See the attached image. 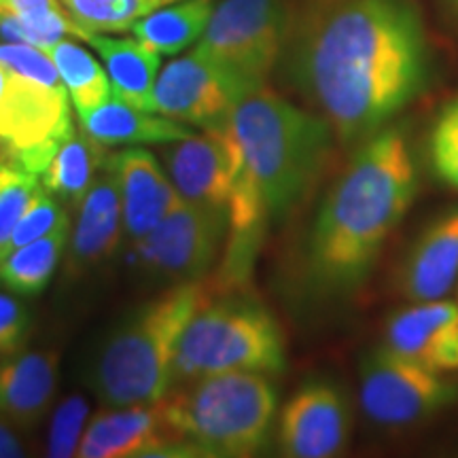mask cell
Segmentation results:
<instances>
[{
  "mask_svg": "<svg viewBox=\"0 0 458 458\" xmlns=\"http://www.w3.org/2000/svg\"><path fill=\"white\" fill-rule=\"evenodd\" d=\"M280 66L335 140L357 147L425 94L433 54L414 0H295Z\"/></svg>",
  "mask_w": 458,
  "mask_h": 458,
  "instance_id": "cell-1",
  "label": "cell"
},
{
  "mask_svg": "<svg viewBox=\"0 0 458 458\" xmlns=\"http://www.w3.org/2000/svg\"><path fill=\"white\" fill-rule=\"evenodd\" d=\"M416 193V156L401 125H386L354 147L308 238L306 266L314 291L346 295L359 289Z\"/></svg>",
  "mask_w": 458,
  "mask_h": 458,
  "instance_id": "cell-2",
  "label": "cell"
},
{
  "mask_svg": "<svg viewBox=\"0 0 458 458\" xmlns=\"http://www.w3.org/2000/svg\"><path fill=\"white\" fill-rule=\"evenodd\" d=\"M216 295H225L219 280H189L119 320L88 365L85 380L96 399L105 408H123L165 397L182 331Z\"/></svg>",
  "mask_w": 458,
  "mask_h": 458,
  "instance_id": "cell-3",
  "label": "cell"
},
{
  "mask_svg": "<svg viewBox=\"0 0 458 458\" xmlns=\"http://www.w3.org/2000/svg\"><path fill=\"white\" fill-rule=\"evenodd\" d=\"M229 125L259 187L267 219L284 221L317 185L335 134L318 113L306 111L263 85L236 100Z\"/></svg>",
  "mask_w": 458,
  "mask_h": 458,
  "instance_id": "cell-4",
  "label": "cell"
},
{
  "mask_svg": "<svg viewBox=\"0 0 458 458\" xmlns=\"http://www.w3.org/2000/svg\"><path fill=\"white\" fill-rule=\"evenodd\" d=\"M181 442L202 456H253L270 437L278 393L267 374L225 371L172 386L157 401Z\"/></svg>",
  "mask_w": 458,
  "mask_h": 458,
  "instance_id": "cell-5",
  "label": "cell"
},
{
  "mask_svg": "<svg viewBox=\"0 0 458 458\" xmlns=\"http://www.w3.org/2000/svg\"><path fill=\"white\" fill-rule=\"evenodd\" d=\"M286 363L278 323L257 303L215 297L182 331L172 368V386L225 371L280 374Z\"/></svg>",
  "mask_w": 458,
  "mask_h": 458,
  "instance_id": "cell-6",
  "label": "cell"
},
{
  "mask_svg": "<svg viewBox=\"0 0 458 458\" xmlns=\"http://www.w3.org/2000/svg\"><path fill=\"white\" fill-rule=\"evenodd\" d=\"M289 0H223L196 49L236 89L238 100L267 85L283 57L289 32Z\"/></svg>",
  "mask_w": 458,
  "mask_h": 458,
  "instance_id": "cell-7",
  "label": "cell"
},
{
  "mask_svg": "<svg viewBox=\"0 0 458 458\" xmlns=\"http://www.w3.org/2000/svg\"><path fill=\"white\" fill-rule=\"evenodd\" d=\"M359 401L374 425L408 428L456 403L458 385L445 374L377 346L360 360Z\"/></svg>",
  "mask_w": 458,
  "mask_h": 458,
  "instance_id": "cell-8",
  "label": "cell"
},
{
  "mask_svg": "<svg viewBox=\"0 0 458 458\" xmlns=\"http://www.w3.org/2000/svg\"><path fill=\"white\" fill-rule=\"evenodd\" d=\"M227 208L182 202L134 242L136 267L147 278L179 284L208 274L227 236Z\"/></svg>",
  "mask_w": 458,
  "mask_h": 458,
  "instance_id": "cell-9",
  "label": "cell"
},
{
  "mask_svg": "<svg viewBox=\"0 0 458 458\" xmlns=\"http://www.w3.org/2000/svg\"><path fill=\"white\" fill-rule=\"evenodd\" d=\"M236 100V89L225 74L193 49L159 71L148 111L208 130L227 122Z\"/></svg>",
  "mask_w": 458,
  "mask_h": 458,
  "instance_id": "cell-10",
  "label": "cell"
},
{
  "mask_svg": "<svg viewBox=\"0 0 458 458\" xmlns=\"http://www.w3.org/2000/svg\"><path fill=\"white\" fill-rule=\"evenodd\" d=\"M351 405L331 382L312 380L286 399L278 416V450L289 458H331L351 437Z\"/></svg>",
  "mask_w": 458,
  "mask_h": 458,
  "instance_id": "cell-11",
  "label": "cell"
},
{
  "mask_svg": "<svg viewBox=\"0 0 458 458\" xmlns=\"http://www.w3.org/2000/svg\"><path fill=\"white\" fill-rule=\"evenodd\" d=\"M159 159L185 202L227 208L233 176V134L229 119L202 134L196 131L189 139L168 142Z\"/></svg>",
  "mask_w": 458,
  "mask_h": 458,
  "instance_id": "cell-12",
  "label": "cell"
},
{
  "mask_svg": "<svg viewBox=\"0 0 458 458\" xmlns=\"http://www.w3.org/2000/svg\"><path fill=\"white\" fill-rule=\"evenodd\" d=\"M105 165L117 181L123 232L131 244L151 233L182 202L159 159L140 147H123L106 156Z\"/></svg>",
  "mask_w": 458,
  "mask_h": 458,
  "instance_id": "cell-13",
  "label": "cell"
},
{
  "mask_svg": "<svg viewBox=\"0 0 458 458\" xmlns=\"http://www.w3.org/2000/svg\"><path fill=\"white\" fill-rule=\"evenodd\" d=\"M382 346L422 368L458 371V301H416L386 320Z\"/></svg>",
  "mask_w": 458,
  "mask_h": 458,
  "instance_id": "cell-14",
  "label": "cell"
},
{
  "mask_svg": "<svg viewBox=\"0 0 458 458\" xmlns=\"http://www.w3.org/2000/svg\"><path fill=\"white\" fill-rule=\"evenodd\" d=\"M181 439L172 433L159 403L106 408L89 420L77 456H170Z\"/></svg>",
  "mask_w": 458,
  "mask_h": 458,
  "instance_id": "cell-15",
  "label": "cell"
},
{
  "mask_svg": "<svg viewBox=\"0 0 458 458\" xmlns=\"http://www.w3.org/2000/svg\"><path fill=\"white\" fill-rule=\"evenodd\" d=\"M77 210V223L71 229L66 246V274L72 278L105 266L125 238L122 196L106 165L79 202Z\"/></svg>",
  "mask_w": 458,
  "mask_h": 458,
  "instance_id": "cell-16",
  "label": "cell"
},
{
  "mask_svg": "<svg viewBox=\"0 0 458 458\" xmlns=\"http://www.w3.org/2000/svg\"><path fill=\"white\" fill-rule=\"evenodd\" d=\"M458 284V208L437 215L411 242L397 276L410 303L445 300Z\"/></svg>",
  "mask_w": 458,
  "mask_h": 458,
  "instance_id": "cell-17",
  "label": "cell"
},
{
  "mask_svg": "<svg viewBox=\"0 0 458 458\" xmlns=\"http://www.w3.org/2000/svg\"><path fill=\"white\" fill-rule=\"evenodd\" d=\"M57 351H17L0 359V418L32 431L49 414L57 393Z\"/></svg>",
  "mask_w": 458,
  "mask_h": 458,
  "instance_id": "cell-18",
  "label": "cell"
},
{
  "mask_svg": "<svg viewBox=\"0 0 458 458\" xmlns=\"http://www.w3.org/2000/svg\"><path fill=\"white\" fill-rule=\"evenodd\" d=\"M81 131L105 148L136 145H168L196 134L191 125L164 117V114L142 111L111 96L94 111L79 114Z\"/></svg>",
  "mask_w": 458,
  "mask_h": 458,
  "instance_id": "cell-19",
  "label": "cell"
},
{
  "mask_svg": "<svg viewBox=\"0 0 458 458\" xmlns=\"http://www.w3.org/2000/svg\"><path fill=\"white\" fill-rule=\"evenodd\" d=\"M77 38L88 43L100 55L111 79L113 94L131 106L148 111V102H151L159 66H162V55L142 45L136 37L113 38L106 32H91L81 28Z\"/></svg>",
  "mask_w": 458,
  "mask_h": 458,
  "instance_id": "cell-20",
  "label": "cell"
},
{
  "mask_svg": "<svg viewBox=\"0 0 458 458\" xmlns=\"http://www.w3.org/2000/svg\"><path fill=\"white\" fill-rule=\"evenodd\" d=\"M105 162L106 148L91 140L85 131L81 134L74 131L55 148L54 157L38 174V181L45 191L60 199L62 204L79 206L94 181L98 179Z\"/></svg>",
  "mask_w": 458,
  "mask_h": 458,
  "instance_id": "cell-21",
  "label": "cell"
},
{
  "mask_svg": "<svg viewBox=\"0 0 458 458\" xmlns=\"http://www.w3.org/2000/svg\"><path fill=\"white\" fill-rule=\"evenodd\" d=\"M213 11V0H176L136 21L131 32L159 55H179L202 38Z\"/></svg>",
  "mask_w": 458,
  "mask_h": 458,
  "instance_id": "cell-22",
  "label": "cell"
},
{
  "mask_svg": "<svg viewBox=\"0 0 458 458\" xmlns=\"http://www.w3.org/2000/svg\"><path fill=\"white\" fill-rule=\"evenodd\" d=\"M68 236L71 227L34 240L0 257V289L20 297L43 293L54 278L62 257L66 255Z\"/></svg>",
  "mask_w": 458,
  "mask_h": 458,
  "instance_id": "cell-23",
  "label": "cell"
},
{
  "mask_svg": "<svg viewBox=\"0 0 458 458\" xmlns=\"http://www.w3.org/2000/svg\"><path fill=\"white\" fill-rule=\"evenodd\" d=\"M47 54L66 85L77 114L89 113L113 96V85L105 64H100L83 45L62 38L51 45Z\"/></svg>",
  "mask_w": 458,
  "mask_h": 458,
  "instance_id": "cell-24",
  "label": "cell"
},
{
  "mask_svg": "<svg viewBox=\"0 0 458 458\" xmlns=\"http://www.w3.org/2000/svg\"><path fill=\"white\" fill-rule=\"evenodd\" d=\"M176 0H62L74 24L91 32L131 30L136 21Z\"/></svg>",
  "mask_w": 458,
  "mask_h": 458,
  "instance_id": "cell-25",
  "label": "cell"
},
{
  "mask_svg": "<svg viewBox=\"0 0 458 458\" xmlns=\"http://www.w3.org/2000/svg\"><path fill=\"white\" fill-rule=\"evenodd\" d=\"M41 189L37 174L0 159V253Z\"/></svg>",
  "mask_w": 458,
  "mask_h": 458,
  "instance_id": "cell-26",
  "label": "cell"
},
{
  "mask_svg": "<svg viewBox=\"0 0 458 458\" xmlns=\"http://www.w3.org/2000/svg\"><path fill=\"white\" fill-rule=\"evenodd\" d=\"M89 425V403L81 394H68L51 411L47 456H77L83 433Z\"/></svg>",
  "mask_w": 458,
  "mask_h": 458,
  "instance_id": "cell-27",
  "label": "cell"
},
{
  "mask_svg": "<svg viewBox=\"0 0 458 458\" xmlns=\"http://www.w3.org/2000/svg\"><path fill=\"white\" fill-rule=\"evenodd\" d=\"M428 164L439 181L458 189V96L435 117L428 134Z\"/></svg>",
  "mask_w": 458,
  "mask_h": 458,
  "instance_id": "cell-28",
  "label": "cell"
},
{
  "mask_svg": "<svg viewBox=\"0 0 458 458\" xmlns=\"http://www.w3.org/2000/svg\"><path fill=\"white\" fill-rule=\"evenodd\" d=\"M66 227H71V216H68L64 206H62L60 199L41 189L38 196L32 199L30 208L26 210V215L21 216L20 223H17V227L13 229V233H11L7 244H4L0 257L7 255L9 250L30 244L38 238L51 236V233Z\"/></svg>",
  "mask_w": 458,
  "mask_h": 458,
  "instance_id": "cell-29",
  "label": "cell"
},
{
  "mask_svg": "<svg viewBox=\"0 0 458 458\" xmlns=\"http://www.w3.org/2000/svg\"><path fill=\"white\" fill-rule=\"evenodd\" d=\"M32 329V314L20 295L0 289V359L26 346Z\"/></svg>",
  "mask_w": 458,
  "mask_h": 458,
  "instance_id": "cell-30",
  "label": "cell"
},
{
  "mask_svg": "<svg viewBox=\"0 0 458 458\" xmlns=\"http://www.w3.org/2000/svg\"><path fill=\"white\" fill-rule=\"evenodd\" d=\"M57 11H64L60 0H0V15L20 17L26 21L43 20Z\"/></svg>",
  "mask_w": 458,
  "mask_h": 458,
  "instance_id": "cell-31",
  "label": "cell"
},
{
  "mask_svg": "<svg viewBox=\"0 0 458 458\" xmlns=\"http://www.w3.org/2000/svg\"><path fill=\"white\" fill-rule=\"evenodd\" d=\"M26 456V445L20 437V428L0 418V458Z\"/></svg>",
  "mask_w": 458,
  "mask_h": 458,
  "instance_id": "cell-32",
  "label": "cell"
},
{
  "mask_svg": "<svg viewBox=\"0 0 458 458\" xmlns=\"http://www.w3.org/2000/svg\"><path fill=\"white\" fill-rule=\"evenodd\" d=\"M452 4H454V9H458V0H450Z\"/></svg>",
  "mask_w": 458,
  "mask_h": 458,
  "instance_id": "cell-33",
  "label": "cell"
}]
</instances>
